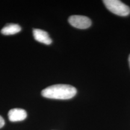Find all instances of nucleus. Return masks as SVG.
I'll list each match as a JSON object with an SVG mask.
<instances>
[{"label": "nucleus", "instance_id": "obj_1", "mask_svg": "<svg viewBox=\"0 0 130 130\" xmlns=\"http://www.w3.org/2000/svg\"><path fill=\"white\" fill-rule=\"evenodd\" d=\"M77 89L69 84H54L42 91L43 97L54 100H69L77 94Z\"/></svg>", "mask_w": 130, "mask_h": 130}, {"label": "nucleus", "instance_id": "obj_2", "mask_svg": "<svg viewBox=\"0 0 130 130\" xmlns=\"http://www.w3.org/2000/svg\"><path fill=\"white\" fill-rule=\"evenodd\" d=\"M107 9L113 13L121 16H126L130 13V8L119 0L103 1Z\"/></svg>", "mask_w": 130, "mask_h": 130}, {"label": "nucleus", "instance_id": "obj_3", "mask_svg": "<svg viewBox=\"0 0 130 130\" xmlns=\"http://www.w3.org/2000/svg\"><path fill=\"white\" fill-rule=\"evenodd\" d=\"M69 24L75 28L79 29L88 28L92 25V21L87 16L73 15L68 19Z\"/></svg>", "mask_w": 130, "mask_h": 130}, {"label": "nucleus", "instance_id": "obj_4", "mask_svg": "<svg viewBox=\"0 0 130 130\" xmlns=\"http://www.w3.org/2000/svg\"><path fill=\"white\" fill-rule=\"evenodd\" d=\"M8 116L11 122H19L25 119L27 114L25 110L22 108H13L9 111Z\"/></svg>", "mask_w": 130, "mask_h": 130}, {"label": "nucleus", "instance_id": "obj_5", "mask_svg": "<svg viewBox=\"0 0 130 130\" xmlns=\"http://www.w3.org/2000/svg\"><path fill=\"white\" fill-rule=\"evenodd\" d=\"M32 33L36 41L45 45H50L52 43V39L45 31L40 29H34Z\"/></svg>", "mask_w": 130, "mask_h": 130}, {"label": "nucleus", "instance_id": "obj_6", "mask_svg": "<svg viewBox=\"0 0 130 130\" xmlns=\"http://www.w3.org/2000/svg\"><path fill=\"white\" fill-rule=\"evenodd\" d=\"M21 30V27L18 24H9L4 26L1 32L4 35H13L19 32Z\"/></svg>", "mask_w": 130, "mask_h": 130}, {"label": "nucleus", "instance_id": "obj_7", "mask_svg": "<svg viewBox=\"0 0 130 130\" xmlns=\"http://www.w3.org/2000/svg\"><path fill=\"white\" fill-rule=\"evenodd\" d=\"M5 124V121L2 116H0V128H1Z\"/></svg>", "mask_w": 130, "mask_h": 130}, {"label": "nucleus", "instance_id": "obj_8", "mask_svg": "<svg viewBox=\"0 0 130 130\" xmlns=\"http://www.w3.org/2000/svg\"><path fill=\"white\" fill-rule=\"evenodd\" d=\"M128 61H129V67H130V55L129 56V58H128Z\"/></svg>", "mask_w": 130, "mask_h": 130}]
</instances>
